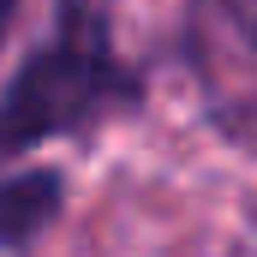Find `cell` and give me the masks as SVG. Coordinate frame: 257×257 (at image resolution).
Returning a JSON list of instances; mask_svg holds the SVG:
<instances>
[{"label":"cell","mask_w":257,"mask_h":257,"mask_svg":"<svg viewBox=\"0 0 257 257\" xmlns=\"http://www.w3.org/2000/svg\"><path fill=\"white\" fill-rule=\"evenodd\" d=\"M66 180L54 168H24L0 180V251H24L42 239V227L60 215Z\"/></svg>","instance_id":"2"},{"label":"cell","mask_w":257,"mask_h":257,"mask_svg":"<svg viewBox=\"0 0 257 257\" xmlns=\"http://www.w3.org/2000/svg\"><path fill=\"white\" fill-rule=\"evenodd\" d=\"M114 102H132L126 72L90 42H54L18 66L12 90L0 96V156L84 126Z\"/></svg>","instance_id":"1"}]
</instances>
